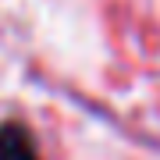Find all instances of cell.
Masks as SVG:
<instances>
[{"label": "cell", "instance_id": "cell-1", "mask_svg": "<svg viewBox=\"0 0 160 160\" xmlns=\"http://www.w3.org/2000/svg\"><path fill=\"white\" fill-rule=\"evenodd\" d=\"M0 160H43L32 132L22 121H4L0 125Z\"/></svg>", "mask_w": 160, "mask_h": 160}]
</instances>
